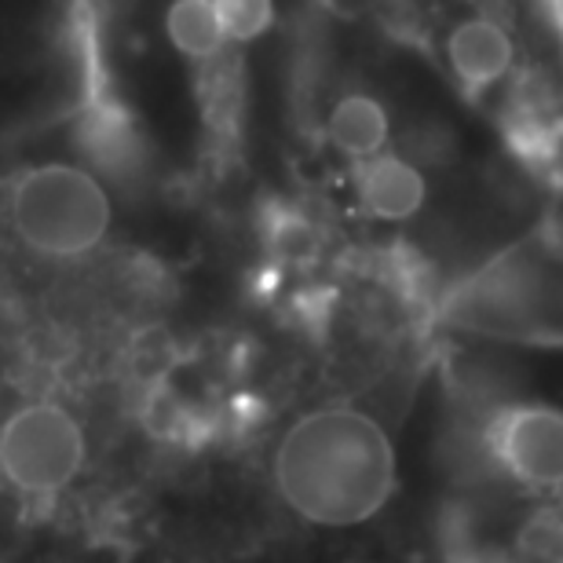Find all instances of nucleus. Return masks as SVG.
<instances>
[{"instance_id": "20e7f679", "label": "nucleus", "mask_w": 563, "mask_h": 563, "mask_svg": "<svg viewBox=\"0 0 563 563\" xmlns=\"http://www.w3.org/2000/svg\"><path fill=\"white\" fill-rule=\"evenodd\" d=\"M428 195L432 190H428L424 168L396 146L347 168V209L377 228L413 223L424 212Z\"/></svg>"}, {"instance_id": "f03ea898", "label": "nucleus", "mask_w": 563, "mask_h": 563, "mask_svg": "<svg viewBox=\"0 0 563 563\" xmlns=\"http://www.w3.org/2000/svg\"><path fill=\"white\" fill-rule=\"evenodd\" d=\"M0 92L8 118L85 96L81 0H0Z\"/></svg>"}, {"instance_id": "423d86ee", "label": "nucleus", "mask_w": 563, "mask_h": 563, "mask_svg": "<svg viewBox=\"0 0 563 563\" xmlns=\"http://www.w3.org/2000/svg\"><path fill=\"white\" fill-rule=\"evenodd\" d=\"M512 59H516V48H512L509 30L487 15L461 19L446 37L450 70L468 88H487L494 81H501V77L509 74Z\"/></svg>"}, {"instance_id": "f257e3e1", "label": "nucleus", "mask_w": 563, "mask_h": 563, "mask_svg": "<svg viewBox=\"0 0 563 563\" xmlns=\"http://www.w3.org/2000/svg\"><path fill=\"white\" fill-rule=\"evenodd\" d=\"M399 446L355 399H322L292 413L267 461V501L314 534L369 531L399 498Z\"/></svg>"}, {"instance_id": "7ed1b4c3", "label": "nucleus", "mask_w": 563, "mask_h": 563, "mask_svg": "<svg viewBox=\"0 0 563 563\" xmlns=\"http://www.w3.org/2000/svg\"><path fill=\"white\" fill-rule=\"evenodd\" d=\"M505 476L531 490L563 487V410L549 402H523L505 410L490 435Z\"/></svg>"}, {"instance_id": "39448f33", "label": "nucleus", "mask_w": 563, "mask_h": 563, "mask_svg": "<svg viewBox=\"0 0 563 563\" xmlns=\"http://www.w3.org/2000/svg\"><path fill=\"white\" fill-rule=\"evenodd\" d=\"M322 151L347 168L391 151L396 143V114L388 99L366 85H344L319 114Z\"/></svg>"}]
</instances>
